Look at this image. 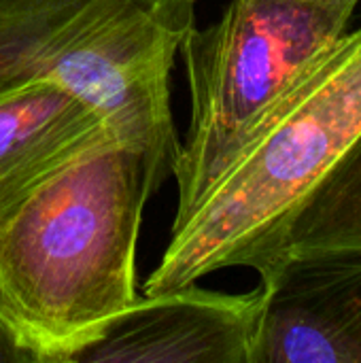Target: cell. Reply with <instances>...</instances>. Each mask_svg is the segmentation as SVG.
<instances>
[{
    "label": "cell",
    "mask_w": 361,
    "mask_h": 363,
    "mask_svg": "<svg viewBox=\"0 0 361 363\" xmlns=\"http://www.w3.org/2000/svg\"><path fill=\"white\" fill-rule=\"evenodd\" d=\"M155 164L106 136L0 221V302L45 363H72L138 298L136 253Z\"/></svg>",
    "instance_id": "1"
},
{
    "label": "cell",
    "mask_w": 361,
    "mask_h": 363,
    "mask_svg": "<svg viewBox=\"0 0 361 363\" xmlns=\"http://www.w3.org/2000/svg\"><path fill=\"white\" fill-rule=\"evenodd\" d=\"M106 136L104 115L57 81L0 94V221Z\"/></svg>",
    "instance_id": "7"
},
{
    "label": "cell",
    "mask_w": 361,
    "mask_h": 363,
    "mask_svg": "<svg viewBox=\"0 0 361 363\" xmlns=\"http://www.w3.org/2000/svg\"><path fill=\"white\" fill-rule=\"evenodd\" d=\"M361 136V26L349 30L262 121L243 151L172 223L143 296L198 283L226 268L272 264L287 223Z\"/></svg>",
    "instance_id": "2"
},
{
    "label": "cell",
    "mask_w": 361,
    "mask_h": 363,
    "mask_svg": "<svg viewBox=\"0 0 361 363\" xmlns=\"http://www.w3.org/2000/svg\"><path fill=\"white\" fill-rule=\"evenodd\" d=\"M260 291L232 296L191 283L140 296L72 363H251Z\"/></svg>",
    "instance_id": "6"
},
{
    "label": "cell",
    "mask_w": 361,
    "mask_h": 363,
    "mask_svg": "<svg viewBox=\"0 0 361 363\" xmlns=\"http://www.w3.org/2000/svg\"><path fill=\"white\" fill-rule=\"evenodd\" d=\"M319 253H361V136L294 213L272 262Z\"/></svg>",
    "instance_id": "8"
},
{
    "label": "cell",
    "mask_w": 361,
    "mask_h": 363,
    "mask_svg": "<svg viewBox=\"0 0 361 363\" xmlns=\"http://www.w3.org/2000/svg\"><path fill=\"white\" fill-rule=\"evenodd\" d=\"M257 291L251 363H361V253L283 255Z\"/></svg>",
    "instance_id": "5"
},
{
    "label": "cell",
    "mask_w": 361,
    "mask_h": 363,
    "mask_svg": "<svg viewBox=\"0 0 361 363\" xmlns=\"http://www.w3.org/2000/svg\"><path fill=\"white\" fill-rule=\"evenodd\" d=\"M361 0H230L179 49L191 117L172 166L185 219L262 121L349 32Z\"/></svg>",
    "instance_id": "4"
},
{
    "label": "cell",
    "mask_w": 361,
    "mask_h": 363,
    "mask_svg": "<svg viewBox=\"0 0 361 363\" xmlns=\"http://www.w3.org/2000/svg\"><path fill=\"white\" fill-rule=\"evenodd\" d=\"M198 0H0V94L57 81L172 174L170 74Z\"/></svg>",
    "instance_id": "3"
},
{
    "label": "cell",
    "mask_w": 361,
    "mask_h": 363,
    "mask_svg": "<svg viewBox=\"0 0 361 363\" xmlns=\"http://www.w3.org/2000/svg\"><path fill=\"white\" fill-rule=\"evenodd\" d=\"M0 363H45L38 347L0 302Z\"/></svg>",
    "instance_id": "9"
}]
</instances>
